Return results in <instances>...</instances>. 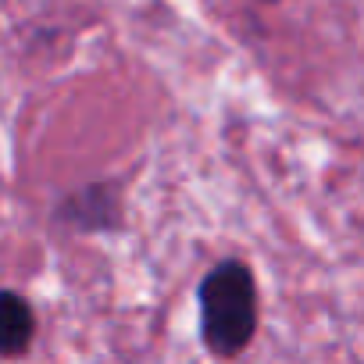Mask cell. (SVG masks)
Returning <instances> with one entry per match:
<instances>
[{
	"mask_svg": "<svg viewBox=\"0 0 364 364\" xmlns=\"http://www.w3.org/2000/svg\"><path fill=\"white\" fill-rule=\"evenodd\" d=\"M54 225L79 232V236H97L111 232L122 225V190L118 182H90L82 190H72L58 208H54Z\"/></svg>",
	"mask_w": 364,
	"mask_h": 364,
	"instance_id": "obj_2",
	"label": "cell"
},
{
	"mask_svg": "<svg viewBox=\"0 0 364 364\" xmlns=\"http://www.w3.org/2000/svg\"><path fill=\"white\" fill-rule=\"evenodd\" d=\"M264 4H279V0H264Z\"/></svg>",
	"mask_w": 364,
	"mask_h": 364,
	"instance_id": "obj_4",
	"label": "cell"
},
{
	"mask_svg": "<svg viewBox=\"0 0 364 364\" xmlns=\"http://www.w3.org/2000/svg\"><path fill=\"white\" fill-rule=\"evenodd\" d=\"M33 336H36L33 304L15 289H0V357L15 360V357L29 353Z\"/></svg>",
	"mask_w": 364,
	"mask_h": 364,
	"instance_id": "obj_3",
	"label": "cell"
},
{
	"mask_svg": "<svg viewBox=\"0 0 364 364\" xmlns=\"http://www.w3.org/2000/svg\"><path fill=\"white\" fill-rule=\"evenodd\" d=\"M197 304H200V336L215 357H240L254 343L257 279L243 261L229 257L215 264L197 286Z\"/></svg>",
	"mask_w": 364,
	"mask_h": 364,
	"instance_id": "obj_1",
	"label": "cell"
}]
</instances>
